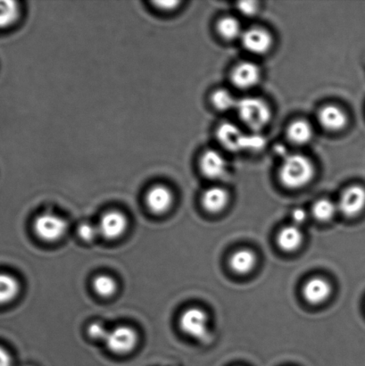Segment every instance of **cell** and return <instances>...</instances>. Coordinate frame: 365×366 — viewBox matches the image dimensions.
Returning <instances> with one entry per match:
<instances>
[{
    "label": "cell",
    "mask_w": 365,
    "mask_h": 366,
    "mask_svg": "<svg viewBox=\"0 0 365 366\" xmlns=\"http://www.w3.org/2000/svg\"><path fill=\"white\" fill-rule=\"evenodd\" d=\"M314 175L313 163L302 154L286 157L279 169V179L285 187L300 189L307 185Z\"/></svg>",
    "instance_id": "cell-1"
},
{
    "label": "cell",
    "mask_w": 365,
    "mask_h": 366,
    "mask_svg": "<svg viewBox=\"0 0 365 366\" xmlns=\"http://www.w3.org/2000/svg\"><path fill=\"white\" fill-rule=\"evenodd\" d=\"M236 109L241 121L257 134L268 125L272 118L269 106L257 97H245L238 101Z\"/></svg>",
    "instance_id": "cell-2"
},
{
    "label": "cell",
    "mask_w": 365,
    "mask_h": 366,
    "mask_svg": "<svg viewBox=\"0 0 365 366\" xmlns=\"http://www.w3.org/2000/svg\"><path fill=\"white\" fill-rule=\"evenodd\" d=\"M217 137L223 147L229 151L238 152L242 150H257L256 135H247L232 124H222L217 131Z\"/></svg>",
    "instance_id": "cell-3"
},
{
    "label": "cell",
    "mask_w": 365,
    "mask_h": 366,
    "mask_svg": "<svg viewBox=\"0 0 365 366\" xmlns=\"http://www.w3.org/2000/svg\"><path fill=\"white\" fill-rule=\"evenodd\" d=\"M180 327L195 339L203 340L209 337V317L202 309L192 308L184 311L180 317Z\"/></svg>",
    "instance_id": "cell-4"
},
{
    "label": "cell",
    "mask_w": 365,
    "mask_h": 366,
    "mask_svg": "<svg viewBox=\"0 0 365 366\" xmlns=\"http://www.w3.org/2000/svg\"><path fill=\"white\" fill-rule=\"evenodd\" d=\"M67 228V223L54 214H42L34 222L36 234L45 241H58L65 234Z\"/></svg>",
    "instance_id": "cell-5"
},
{
    "label": "cell",
    "mask_w": 365,
    "mask_h": 366,
    "mask_svg": "<svg viewBox=\"0 0 365 366\" xmlns=\"http://www.w3.org/2000/svg\"><path fill=\"white\" fill-rule=\"evenodd\" d=\"M138 342L136 331L130 327L120 326L109 331L105 342L115 354H126L135 348Z\"/></svg>",
    "instance_id": "cell-6"
},
{
    "label": "cell",
    "mask_w": 365,
    "mask_h": 366,
    "mask_svg": "<svg viewBox=\"0 0 365 366\" xmlns=\"http://www.w3.org/2000/svg\"><path fill=\"white\" fill-rule=\"evenodd\" d=\"M365 207V189L359 185L349 187L341 196L338 208L343 214L353 217L360 214Z\"/></svg>",
    "instance_id": "cell-7"
},
{
    "label": "cell",
    "mask_w": 365,
    "mask_h": 366,
    "mask_svg": "<svg viewBox=\"0 0 365 366\" xmlns=\"http://www.w3.org/2000/svg\"><path fill=\"white\" fill-rule=\"evenodd\" d=\"M241 40L245 49L256 55L268 52L273 45L272 37L268 31L260 28H252L244 31Z\"/></svg>",
    "instance_id": "cell-8"
},
{
    "label": "cell",
    "mask_w": 365,
    "mask_h": 366,
    "mask_svg": "<svg viewBox=\"0 0 365 366\" xmlns=\"http://www.w3.org/2000/svg\"><path fill=\"white\" fill-rule=\"evenodd\" d=\"M127 225V218L124 214L118 211H110L102 217L97 228L104 238L115 239L124 234Z\"/></svg>",
    "instance_id": "cell-9"
},
{
    "label": "cell",
    "mask_w": 365,
    "mask_h": 366,
    "mask_svg": "<svg viewBox=\"0 0 365 366\" xmlns=\"http://www.w3.org/2000/svg\"><path fill=\"white\" fill-rule=\"evenodd\" d=\"M200 168L207 178L221 179L228 172V164L222 154L216 150H209L201 157Z\"/></svg>",
    "instance_id": "cell-10"
},
{
    "label": "cell",
    "mask_w": 365,
    "mask_h": 366,
    "mask_svg": "<svg viewBox=\"0 0 365 366\" xmlns=\"http://www.w3.org/2000/svg\"><path fill=\"white\" fill-rule=\"evenodd\" d=\"M259 66L251 62H243L236 66L232 74V83L240 89H250L260 80Z\"/></svg>",
    "instance_id": "cell-11"
},
{
    "label": "cell",
    "mask_w": 365,
    "mask_h": 366,
    "mask_svg": "<svg viewBox=\"0 0 365 366\" xmlns=\"http://www.w3.org/2000/svg\"><path fill=\"white\" fill-rule=\"evenodd\" d=\"M172 191L168 187L163 185H157L151 188L146 196V202L151 212L161 214L168 212L172 207Z\"/></svg>",
    "instance_id": "cell-12"
},
{
    "label": "cell",
    "mask_w": 365,
    "mask_h": 366,
    "mask_svg": "<svg viewBox=\"0 0 365 366\" xmlns=\"http://www.w3.org/2000/svg\"><path fill=\"white\" fill-rule=\"evenodd\" d=\"M332 292V287L323 278H311L305 284L303 295L310 304L318 305L326 301Z\"/></svg>",
    "instance_id": "cell-13"
},
{
    "label": "cell",
    "mask_w": 365,
    "mask_h": 366,
    "mask_svg": "<svg viewBox=\"0 0 365 366\" xmlns=\"http://www.w3.org/2000/svg\"><path fill=\"white\" fill-rule=\"evenodd\" d=\"M320 124L326 130L339 131L348 124V116L341 109L336 106H327L319 113Z\"/></svg>",
    "instance_id": "cell-14"
},
{
    "label": "cell",
    "mask_w": 365,
    "mask_h": 366,
    "mask_svg": "<svg viewBox=\"0 0 365 366\" xmlns=\"http://www.w3.org/2000/svg\"><path fill=\"white\" fill-rule=\"evenodd\" d=\"M229 202V194L225 189L212 187L206 189L202 196V205L210 213H218L225 209Z\"/></svg>",
    "instance_id": "cell-15"
},
{
    "label": "cell",
    "mask_w": 365,
    "mask_h": 366,
    "mask_svg": "<svg viewBox=\"0 0 365 366\" xmlns=\"http://www.w3.org/2000/svg\"><path fill=\"white\" fill-rule=\"evenodd\" d=\"M257 263V257L250 249H241L229 258V267L234 273L245 274L253 270Z\"/></svg>",
    "instance_id": "cell-16"
},
{
    "label": "cell",
    "mask_w": 365,
    "mask_h": 366,
    "mask_svg": "<svg viewBox=\"0 0 365 366\" xmlns=\"http://www.w3.org/2000/svg\"><path fill=\"white\" fill-rule=\"evenodd\" d=\"M302 239L303 235L298 226H287L279 233L278 245L284 251H294L300 248Z\"/></svg>",
    "instance_id": "cell-17"
},
{
    "label": "cell",
    "mask_w": 365,
    "mask_h": 366,
    "mask_svg": "<svg viewBox=\"0 0 365 366\" xmlns=\"http://www.w3.org/2000/svg\"><path fill=\"white\" fill-rule=\"evenodd\" d=\"M313 128L309 122L305 120H298L292 122L288 129V137L292 143L304 145L313 138Z\"/></svg>",
    "instance_id": "cell-18"
},
{
    "label": "cell",
    "mask_w": 365,
    "mask_h": 366,
    "mask_svg": "<svg viewBox=\"0 0 365 366\" xmlns=\"http://www.w3.org/2000/svg\"><path fill=\"white\" fill-rule=\"evenodd\" d=\"M20 285L15 277L8 273H0V305L11 302L17 298Z\"/></svg>",
    "instance_id": "cell-19"
},
{
    "label": "cell",
    "mask_w": 365,
    "mask_h": 366,
    "mask_svg": "<svg viewBox=\"0 0 365 366\" xmlns=\"http://www.w3.org/2000/svg\"><path fill=\"white\" fill-rule=\"evenodd\" d=\"M20 8L17 2L0 0V29L11 26L17 21Z\"/></svg>",
    "instance_id": "cell-20"
},
{
    "label": "cell",
    "mask_w": 365,
    "mask_h": 366,
    "mask_svg": "<svg viewBox=\"0 0 365 366\" xmlns=\"http://www.w3.org/2000/svg\"><path fill=\"white\" fill-rule=\"evenodd\" d=\"M217 31L225 40H235L241 38L244 31H242L240 22L232 17H223L217 24Z\"/></svg>",
    "instance_id": "cell-21"
},
{
    "label": "cell",
    "mask_w": 365,
    "mask_h": 366,
    "mask_svg": "<svg viewBox=\"0 0 365 366\" xmlns=\"http://www.w3.org/2000/svg\"><path fill=\"white\" fill-rule=\"evenodd\" d=\"M212 103L220 111H228L236 109L238 101H236L234 97L228 90H218L212 95Z\"/></svg>",
    "instance_id": "cell-22"
},
{
    "label": "cell",
    "mask_w": 365,
    "mask_h": 366,
    "mask_svg": "<svg viewBox=\"0 0 365 366\" xmlns=\"http://www.w3.org/2000/svg\"><path fill=\"white\" fill-rule=\"evenodd\" d=\"M336 206L332 201L329 200H320L314 205L313 214L317 220L326 222L335 216Z\"/></svg>",
    "instance_id": "cell-23"
},
{
    "label": "cell",
    "mask_w": 365,
    "mask_h": 366,
    "mask_svg": "<svg viewBox=\"0 0 365 366\" xmlns=\"http://www.w3.org/2000/svg\"><path fill=\"white\" fill-rule=\"evenodd\" d=\"M93 288L97 295L103 298H108L115 294L117 285L112 277L108 276H99L95 278L93 282Z\"/></svg>",
    "instance_id": "cell-24"
},
{
    "label": "cell",
    "mask_w": 365,
    "mask_h": 366,
    "mask_svg": "<svg viewBox=\"0 0 365 366\" xmlns=\"http://www.w3.org/2000/svg\"><path fill=\"white\" fill-rule=\"evenodd\" d=\"M78 234L84 241H91L96 239L97 234H99V230L97 227L84 223L79 227Z\"/></svg>",
    "instance_id": "cell-25"
},
{
    "label": "cell",
    "mask_w": 365,
    "mask_h": 366,
    "mask_svg": "<svg viewBox=\"0 0 365 366\" xmlns=\"http://www.w3.org/2000/svg\"><path fill=\"white\" fill-rule=\"evenodd\" d=\"M108 333L109 331H106V328L104 327V325L97 323V321L91 324L89 328H88V333H89L90 337H92L94 340H100L105 342Z\"/></svg>",
    "instance_id": "cell-26"
},
{
    "label": "cell",
    "mask_w": 365,
    "mask_h": 366,
    "mask_svg": "<svg viewBox=\"0 0 365 366\" xmlns=\"http://www.w3.org/2000/svg\"><path fill=\"white\" fill-rule=\"evenodd\" d=\"M238 8L245 15H253L257 11L258 4L254 1L241 2L238 3Z\"/></svg>",
    "instance_id": "cell-27"
},
{
    "label": "cell",
    "mask_w": 365,
    "mask_h": 366,
    "mask_svg": "<svg viewBox=\"0 0 365 366\" xmlns=\"http://www.w3.org/2000/svg\"><path fill=\"white\" fill-rule=\"evenodd\" d=\"M12 358L8 350L0 347V366H12Z\"/></svg>",
    "instance_id": "cell-28"
},
{
    "label": "cell",
    "mask_w": 365,
    "mask_h": 366,
    "mask_svg": "<svg viewBox=\"0 0 365 366\" xmlns=\"http://www.w3.org/2000/svg\"><path fill=\"white\" fill-rule=\"evenodd\" d=\"M180 4V2L177 1H159L155 2V5L157 8L161 9L163 11H171L172 9L176 8Z\"/></svg>",
    "instance_id": "cell-29"
},
{
    "label": "cell",
    "mask_w": 365,
    "mask_h": 366,
    "mask_svg": "<svg viewBox=\"0 0 365 366\" xmlns=\"http://www.w3.org/2000/svg\"><path fill=\"white\" fill-rule=\"evenodd\" d=\"M292 219H293L294 223L297 225H302L305 223V219H307V213L305 212L301 208H297L294 210V212L292 213Z\"/></svg>",
    "instance_id": "cell-30"
}]
</instances>
